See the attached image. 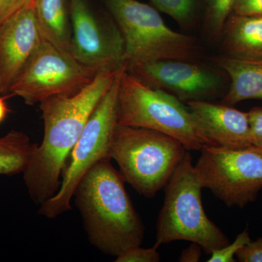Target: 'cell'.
<instances>
[{"instance_id":"1","label":"cell","mask_w":262,"mask_h":262,"mask_svg":"<svg viewBox=\"0 0 262 262\" xmlns=\"http://www.w3.org/2000/svg\"><path fill=\"white\" fill-rule=\"evenodd\" d=\"M120 69H101L94 80L77 94L54 96L39 103L44 122L43 139L39 145H33L22 173L29 196L36 204H42L58 192L74 146Z\"/></svg>"},{"instance_id":"2","label":"cell","mask_w":262,"mask_h":262,"mask_svg":"<svg viewBox=\"0 0 262 262\" xmlns=\"http://www.w3.org/2000/svg\"><path fill=\"white\" fill-rule=\"evenodd\" d=\"M111 159L95 164L82 177L73 198L90 243L103 254L116 256L141 246L144 224Z\"/></svg>"},{"instance_id":"3","label":"cell","mask_w":262,"mask_h":262,"mask_svg":"<svg viewBox=\"0 0 262 262\" xmlns=\"http://www.w3.org/2000/svg\"><path fill=\"white\" fill-rule=\"evenodd\" d=\"M165 188L155 245L159 247L174 241H189L200 245L206 254H211L230 243L222 229L207 216L202 203L203 187L189 151Z\"/></svg>"},{"instance_id":"4","label":"cell","mask_w":262,"mask_h":262,"mask_svg":"<svg viewBox=\"0 0 262 262\" xmlns=\"http://www.w3.org/2000/svg\"><path fill=\"white\" fill-rule=\"evenodd\" d=\"M125 42V69L162 60H194L203 48L196 38L169 28L159 11L137 0H103Z\"/></svg>"},{"instance_id":"5","label":"cell","mask_w":262,"mask_h":262,"mask_svg":"<svg viewBox=\"0 0 262 262\" xmlns=\"http://www.w3.org/2000/svg\"><path fill=\"white\" fill-rule=\"evenodd\" d=\"M187 150L177 139L150 129L117 125L108 156L125 182L146 198L165 187Z\"/></svg>"},{"instance_id":"6","label":"cell","mask_w":262,"mask_h":262,"mask_svg":"<svg viewBox=\"0 0 262 262\" xmlns=\"http://www.w3.org/2000/svg\"><path fill=\"white\" fill-rule=\"evenodd\" d=\"M117 125L158 131L177 139L187 151L209 146L182 101L149 87L125 69L119 84Z\"/></svg>"},{"instance_id":"7","label":"cell","mask_w":262,"mask_h":262,"mask_svg":"<svg viewBox=\"0 0 262 262\" xmlns=\"http://www.w3.org/2000/svg\"><path fill=\"white\" fill-rule=\"evenodd\" d=\"M125 69L123 66L118 71L113 85L90 117L71 152L70 164L58 192L40 205L38 213L42 216L53 220L70 211L74 193L82 177L100 160L110 158V144L117 125L119 84Z\"/></svg>"},{"instance_id":"8","label":"cell","mask_w":262,"mask_h":262,"mask_svg":"<svg viewBox=\"0 0 262 262\" xmlns=\"http://www.w3.org/2000/svg\"><path fill=\"white\" fill-rule=\"evenodd\" d=\"M203 188L228 207L244 208L262 189V149H227L206 146L195 165Z\"/></svg>"},{"instance_id":"9","label":"cell","mask_w":262,"mask_h":262,"mask_svg":"<svg viewBox=\"0 0 262 262\" xmlns=\"http://www.w3.org/2000/svg\"><path fill=\"white\" fill-rule=\"evenodd\" d=\"M98 70L43 39L9 95L21 98L29 106L39 104L54 96L77 94L94 80Z\"/></svg>"},{"instance_id":"10","label":"cell","mask_w":262,"mask_h":262,"mask_svg":"<svg viewBox=\"0 0 262 262\" xmlns=\"http://www.w3.org/2000/svg\"><path fill=\"white\" fill-rule=\"evenodd\" d=\"M70 13L71 53L77 61L98 70L125 65V42L111 15L97 14L88 0H70Z\"/></svg>"},{"instance_id":"11","label":"cell","mask_w":262,"mask_h":262,"mask_svg":"<svg viewBox=\"0 0 262 262\" xmlns=\"http://www.w3.org/2000/svg\"><path fill=\"white\" fill-rule=\"evenodd\" d=\"M126 71L149 87L168 93L182 102L213 96L222 89L223 82L214 70L194 60H162Z\"/></svg>"},{"instance_id":"12","label":"cell","mask_w":262,"mask_h":262,"mask_svg":"<svg viewBox=\"0 0 262 262\" xmlns=\"http://www.w3.org/2000/svg\"><path fill=\"white\" fill-rule=\"evenodd\" d=\"M42 40L34 3L0 25V96L9 95L12 86L28 67Z\"/></svg>"},{"instance_id":"13","label":"cell","mask_w":262,"mask_h":262,"mask_svg":"<svg viewBox=\"0 0 262 262\" xmlns=\"http://www.w3.org/2000/svg\"><path fill=\"white\" fill-rule=\"evenodd\" d=\"M187 104L209 146L238 149L253 146L248 113L203 100Z\"/></svg>"},{"instance_id":"14","label":"cell","mask_w":262,"mask_h":262,"mask_svg":"<svg viewBox=\"0 0 262 262\" xmlns=\"http://www.w3.org/2000/svg\"><path fill=\"white\" fill-rule=\"evenodd\" d=\"M220 40L227 56L262 60V15H231Z\"/></svg>"},{"instance_id":"15","label":"cell","mask_w":262,"mask_h":262,"mask_svg":"<svg viewBox=\"0 0 262 262\" xmlns=\"http://www.w3.org/2000/svg\"><path fill=\"white\" fill-rule=\"evenodd\" d=\"M219 67L230 79V86L222 103L233 106L248 99L262 100V60L221 57Z\"/></svg>"},{"instance_id":"16","label":"cell","mask_w":262,"mask_h":262,"mask_svg":"<svg viewBox=\"0 0 262 262\" xmlns=\"http://www.w3.org/2000/svg\"><path fill=\"white\" fill-rule=\"evenodd\" d=\"M34 8L42 39L71 53L70 0H34Z\"/></svg>"},{"instance_id":"17","label":"cell","mask_w":262,"mask_h":262,"mask_svg":"<svg viewBox=\"0 0 262 262\" xmlns=\"http://www.w3.org/2000/svg\"><path fill=\"white\" fill-rule=\"evenodd\" d=\"M33 145L29 136L20 130H12L0 137V176L23 173Z\"/></svg>"},{"instance_id":"18","label":"cell","mask_w":262,"mask_h":262,"mask_svg":"<svg viewBox=\"0 0 262 262\" xmlns=\"http://www.w3.org/2000/svg\"><path fill=\"white\" fill-rule=\"evenodd\" d=\"M158 11L171 17L184 29L194 27L203 12V0H150Z\"/></svg>"},{"instance_id":"19","label":"cell","mask_w":262,"mask_h":262,"mask_svg":"<svg viewBox=\"0 0 262 262\" xmlns=\"http://www.w3.org/2000/svg\"><path fill=\"white\" fill-rule=\"evenodd\" d=\"M235 2L236 0H203L205 30L213 40H220Z\"/></svg>"},{"instance_id":"20","label":"cell","mask_w":262,"mask_h":262,"mask_svg":"<svg viewBox=\"0 0 262 262\" xmlns=\"http://www.w3.org/2000/svg\"><path fill=\"white\" fill-rule=\"evenodd\" d=\"M251 241L248 229H244L237 236L234 242L229 243L227 246L220 249L215 250L211 253L208 262H234L236 253Z\"/></svg>"},{"instance_id":"21","label":"cell","mask_w":262,"mask_h":262,"mask_svg":"<svg viewBox=\"0 0 262 262\" xmlns=\"http://www.w3.org/2000/svg\"><path fill=\"white\" fill-rule=\"evenodd\" d=\"M158 246L154 245L152 247L144 248L141 246L128 248L116 256V262H158L160 255Z\"/></svg>"},{"instance_id":"22","label":"cell","mask_w":262,"mask_h":262,"mask_svg":"<svg viewBox=\"0 0 262 262\" xmlns=\"http://www.w3.org/2000/svg\"><path fill=\"white\" fill-rule=\"evenodd\" d=\"M241 262H262V237L250 241L236 253Z\"/></svg>"},{"instance_id":"23","label":"cell","mask_w":262,"mask_h":262,"mask_svg":"<svg viewBox=\"0 0 262 262\" xmlns=\"http://www.w3.org/2000/svg\"><path fill=\"white\" fill-rule=\"evenodd\" d=\"M253 146L262 149V107H254L248 112Z\"/></svg>"},{"instance_id":"24","label":"cell","mask_w":262,"mask_h":262,"mask_svg":"<svg viewBox=\"0 0 262 262\" xmlns=\"http://www.w3.org/2000/svg\"><path fill=\"white\" fill-rule=\"evenodd\" d=\"M232 14L244 16L262 15V0H236Z\"/></svg>"},{"instance_id":"25","label":"cell","mask_w":262,"mask_h":262,"mask_svg":"<svg viewBox=\"0 0 262 262\" xmlns=\"http://www.w3.org/2000/svg\"><path fill=\"white\" fill-rule=\"evenodd\" d=\"M34 0H0V25Z\"/></svg>"},{"instance_id":"26","label":"cell","mask_w":262,"mask_h":262,"mask_svg":"<svg viewBox=\"0 0 262 262\" xmlns=\"http://www.w3.org/2000/svg\"><path fill=\"white\" fill-rule=\"evenodd\" d=\"M202 248L200 245L195 243H191V244L183 250L181 253L179 261L181 262H198L201 259L202 255Z\"/></svg>"},{"instance_id":"27","label":"cell","mask_w":262,"mask_h":262,"mask_svg":"<svg viewBox=\"0 0 262 262\" xmlns=\"http://www.w3.org/2000/svg\"><path fill=\"white\" fill-rule=\"evenodd\" d=\"M8 113H9V108L5 98L0 96V124L5 121Z\"/></svg>"}]
</instances>
